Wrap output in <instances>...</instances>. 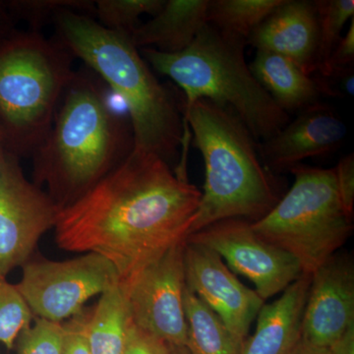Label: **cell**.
<instances>
[{
    "label": "cell",
    "instance_id": "cell-30",
    "mask_svg": "<svg viewBox=\"0 0 354 354\" xmlns=\"http://www.w3.org/2000/svg\"><path fill=\"white\" fill-rule=\"evenodd\" d=\"M158 339L130 323L122 354H156Z\"/></svg>",
    "mask_w": 354,
    "mask_h": 354
},
{
    "label": "cell",
    "instance_id": "cell-13",
    "mask_svg": "<svg viewBox=\"0 0 354 354\" xmlns=\"http://www.w3.org/2000/svg\"><path fill=\"white\" fill-rule=\"evenodd\" d=\"M354 324V266L335 253L311 276L302 318L301 339L329 348Z\"/></svg>",
    "mask_w": 354,
    "mask_h": 354
},
{
    "label": "cell",
    "instance_id": "cell-2",
    "mask_svg": "<svg viewBox=\"0 0 354 354\" xmlns=\"http://www.w3.org/2000/svg\"><path fill=\"white\" fill-rule=\"evenodd\" d=\"M101 79L76 70L48 134L32 153L34 183L62 209L118 167L134 149L130 121L111 106Z\"/></svg>",
    "mask_w": 354,
    "mask_h": 354
},
{
    "label": "cell",
    "instance_id": "cell-15",
    "mask_svg": "<svg viewBox=\"0 0 354 354\" xmlns=\"http://www.w3.org/2000/svg\"><path fill=\"white\" fill-rule=\"evenodd\" d=\"M247 44L290 58L305 73L317 71L319 14L315 1L283 0L249 36Z\"/></svg>",
    "mask_w": 354,
    "mask_h": 354
},
{
    "label": "cell",
    "instance_id": "cell-12",
    "mask_svg": "<svg viewBox=\"0 0 354 354\" xmlns=\"http://www.w3.org/2000/svg\"><path fill=\"white\" fill-rule=\"evenodd\" d=\"M184 268L186 286L243 342L265 300L241 283L220 255L202 244L186 241Z\"/></svg>",
    "mask_w": 354,
    "mask_h": 354
},
{
    "label": "cell",
    "instance_id": "cell-20",
    "mask_svg": "<svg viewBox=\"0 0 354 354\" xmlns=\"http://www.w3.org/2000/svg\"><path fill=\"white\" fill-rule=\"evenodd\" d=\"M184 310L188 325L186 348L190 354H241L243 342L187 286L184 291Z\"/></svg>",
    "mask_w": 354,
    "mask_h": 354
},
{
    "label": "cell",
    "instance_id": "cell-11",
    "mask_svg": "<svg viewBox=\"0 0 354 354\" xmlns=\"http://www.w3.org/2000/svg\"><path fill=\"white\" fill-rule=\"evenodd\" d=\"M251 223L243 218L218 221L191 234L187 241L212 249L234 271L250 279L256 292L267 300L285 291L304 272L290 253L256 234Z\"/></svg>",
    "mask_w": 354,
    "mask_h": 354
},
{
    "label": "cell",
    "instance_id": "cell-8",
    "mask_svg": "<svg viewBox=\"0 0 354 354\" xmlns=\"http://www.w3.org/2000/svg\"><path fill=\"white\" fill-rule=\"evenodd\" d=\"M17 286L36 318L62 323L120 281L113 265L95 253L65 261L39 258L23 265Z\"/></svg>",
    "mask_w": 354,
    "mask_h": 354
},
{
    "label": "cell",
    "instance_id": "cell-10",
    "mask_svg": "<svg viewBox=\"0 0 354 354\" xmlns=\"http://www.w3.org/2000/svg\"><path fill=\"white\" fill-rule=\"evenodd\" d=\"M59 208L41 187L26 178L12 156L0 174V276L31 259L39 239L55 228Z\"/></svg>",
    "mask_w": 354,
    "mask_h": 354
},
{
    "label": "cell",
    "instance_id": "cell-19",
    "mask_svg": "<svg viewBox=\"0 0 354 354\" xmlns=\"http://www.w3.org/2000/svg\"><path fill=\"white\" fill-rule=\"evenodd\" d=\"M131 318L120 281L88 310L86 335L92 354H122Z\"/></svg>",
    "mask_w": 354,
    "mask_h": 354
},
{
    "label": "cell",
    "instance_id": "cell-26",
    "mask_svg": "<svg viewBox=\"0 0 354 354\" xmlns=\"http://www.w3.org/2000/svg\"><path fill=\"white\" fill-rule=\"evenodd\" d=\"M18 354H64V325L36 318L17 339Z\"/></svg>",
    "mask_w": 354,
    "mask_h": 354
},
{
    "label": "cell",
    "instance_id": "cell-6",
    "mask_svg": "<svg viewBox=\"0 0 354 354\" xmlns=\"http://www.w3.org/2000/svg\"><path fill=\"white\" fill-rule=\"evenodd\" d=\"M74 58L39 32L14 30L0 39V131L15 157L32 156L48 134Z\"/></svg>",
    "mask_w": 354,
    "mask_h": 354
},
{
    "label": "cell",
    "instance_id": "cell-22",
    "mask_svg": "<svg viewBox=\"0 0 354 354\" xmlns=\"http://www.w3.org/2000/svg\"><path fill=\"white\" fill-rule=\"evenodd\" d=\"M319 14V44L317 73L326 68L330 55L342 39V32L348 20L354 17L353 0H317Z\"/></svg>",
    "mask_w": 354,
    "mask_h": 354
},
{
    "label": "cell",
    "instance_id": "cell-29",
    "mask_svg": "<svg viewBox=\"0 0 354 354\" xmlns=\"http://www.w3.org/2000/svg\"><path fill=\"white\" fill-rule=\"evenodd\" d=\"M354 64V17L351 18L348 32L335 46L321 77H328L339 70L353 67Z\"/></svg>",
    "mask_w": 354,
    "mask_h": 354
},
{
    "label": "cell",
    "instance_id": "cell-7",
    "mask_svg": "<svg viewBox=\"0 0 354 354\" xmlns=\"http://www.w3.org/2000/svg\"><path fill=\"white\" fill-rule=\"evenodd\" d=\"M290 191L261 220L255 234L290 253L304 274H313L351 237L353 218L342 207L335 169L297 165Z\"/></svg>",
    "mask_w": 354,
    "mask_h": 354
},
{
    "label": "cell",
    "instance_id": "cell-28",
    "mask_svg": "<svg viewBox=\"0 0 354 354\" xmlns=\"http://www.w3.org/2000/svg\"><path fill=\"white\" fill-rule=\"evenodd\" d=\"M337 190L346 215L353 218L354 212V153L342 158L335 169Z\"/></svg>",
    "mask_w": 354,
    "mask_h": 354
},
{
    "label": "cell",
    "instance_id": "cell-31",
    "mask_svg": "<svg viewBox=\"0 0 354 354\" xmlns=\"http://www.w3.org/2000/svg\"><path fill=\"white\" fill-rule=\"evenodd\" d=\"M330 354H354V324L328 348Z\"/></svg>",
    "mask_w": 354,
    "mask_h": 354
},
{
    "label": "cell",
    "instance_id": "cell-32",
    "mask_svg": "<svg viewBox=\"0 0 354 354\" xmlns=\"http://www.w3.org/2000/svg\"><path fill=\"white\" fill-rule=\"evenodd\" d=\"M15 20L7 7L6 1H0V39L15 30Z\"/></svg>",
    "mask_w": 354,
    "mask_h": 354
},
{
    "label": "cell",
    "instance_id": "cell-18",
    "mask_svg": "<svg viewBox=\"0 0 354 354\" xmlns=\"http://www.w3.org/2000/svg\"><path fill=\"white\" fill-rule=\"evenodd\" d=\"M255 78L283 111L302 109L318 104L323 94L318 79L305 73L290 58L269 50L256 51L249 65Z\"/></svg>",
    "mask_w": 354,
    "mask_h": 354
},
{
    "label": "cell",
    "instance_id": "cell-35",
    "mask_svg": "<svg viewBox=\"0 0 354 354\" xmlns=\"http://www.w3.org/2000/svg\"><path fill=\"white\" fill-rule=\"evenodd\" d=\"M12 153L9 152L7 148L6 140L2 136V133L0 131V174L3 171L4 167H6L7 162L12 157Z\"/></svg>",
    "mask_w": 354,
    "mask_h": 354
},
{
    "label": "cell",
    "instance_id": "cell-34",
    "mask_svg": "<svg viewBox=\"0 0 354 354\" xmlns=\"http://www.w3.org/2000/svg\"><path fill=\"white\" fill-rule=\"evenodd\" d=\"M156 354H190L186 346H174L167 342H158Z\"/></svg>",
    "mask_w": 354,
    "mask_h": 354
},
{
    "label": "cell",
    "instance_id": "cell-9",
    "mask_svg": "<svg viewBox=\"0 0 354 354\" xmlns=\"http://www.w3.org/2000/svg\"><path fill=\"white\" fill-rule=\"evenodd\" d=\"M186 241L120 281L132 323L158 341L186 346L188 325L184 310Z\"/></svg>",
    "mask_w": 354,
    "mask_h": 354
},
{
    "label": "cell",
    "instance_id": "cell-1",
    "mask_svg": "<svg viewBox=\"0 0 354 354\" xmlns=\"http://www.w3.org/2000/svg\"><path fill=\"white\" fill-rule=\"evenodd\" d=\"M201 195L186 171L134 148L59 209L55 241L67 252L99 254L123 281L187 241Z\"/></svg>",
    "mask_w": 354,
    "mask_h": 354
},
{
    "label": "cell",
    "instance_id": "cell-33",
    "mask_svg": "<svg viewBox=\"0 0 354 354\" xmlns=\"http://www.w3.org/2000/svg\"><path fill=\"white\" fill-rule=\"evenodd\" d=\"M290 354H330V349L309 344L300 339Z\"/></svg>",
    "mask_w": 354,
    "mask_h": 354
},
{
    "label": "cell",
    "instance_id": "cell-14",
    "mask_svg": "<svg viewBox=\"0 0 354 354\" xmlns=\"http://www.w3.org/2000/svg\"><path fill=\"white\" fill-rule=\"evenodd\" d=\"M348 134L344 121L326 104H318L300 111L274 137L259 144L260 157L270 171H290L308 158L334 152Z\"/></svg>",
    "mask_w": 354,
    "mask_h": 354
},
{
    "label": "cell",
    "instance_id": "cell-27",
    "mask_svg": "<svg viewBox=\"0 0 354 354\" xmlns=\"http://www.w3.org/2000/svg\"><path fill=\"white\" fill-rule=\"evenodd\" d=\"M88 310L84 309L64 325V354H92L86 335Z\"/></svg>",
    "mask_w": 354,
    "mask_h": 354
},
{
    "label": "cell",
    "instance_id": "cell-3",
    "mask_svg": "<svg viewBox=\"0 0 354 354\" xmlns=\"http://www.w3.org/2000/svg\"><path fill=\"white\" fill-rule=\"evenodd\" d=\"M55 38L124 102L134 148L171 165L183 144L181 108L162 85L130 35L111 31L88 14L64 11L53 20Z\"/></svg>",
    "mask_w": 354,
    "mask_h": 354
},
{
    "label": "cell",
    "instance_id": "cell-5",
    "mask_svg": "<svg viewBox=\"0 0 354 354\" xmlns=\"http://www.w3.org/2000/svg\"><path fill=\"white\" fill-rule=\"evenodd\" d=\"M246 44L206 24L180 53L145 48L140 53L155 71L183 88L181 113L198 100H209L232 111L260 144L281 131L290 118L253 75L244 57Z\"/></svg>",
    "mask_w": 354,
    "mask_h": 354
},
{
    "label": "cell",
    "instance_id": "cell-24",
    "mask_svg": "<svg viewBox=\"0 0 354 354\" xmlns=\"http://www.w3.org/2000/svg\"><path fill=\"white\" fill-rule=\"evenodd\" d=\"M165 2V0H97L94 15L106 29L130 35L142 15L155 16Z\"/></svg>",
    "mask_w": 354,
    "mask_h": 354
},
{
    "label": "cell",
    "instance_id": "cell-4",
    "mask_svg": "<svg viewBox=\"0 0 354 354\" xmlns=\"http://www.w3.org/2000/svg\"><path fill=\"white\" fill-rule=\"evenodd\" d=\"M183 136H193L205 162L204 191L189 236L218 221L264 218L279 201L259 143L232 111L201 99L183 111Z\"/></svg>",
    "mask_w": 354,
    "mask_h": 354
},
{
    "label": "cell",
    "instance_id": "cell-17",
    "mask_svg": "<svg viewBox=\"0 0 354 354\" xmlns=\"http://www.w3.org/2000/svg\"><path fill=\"white\" fill-rule=\"evenodd\" d=\"M211 0H167L152 19L130 34L137 48H155L160 53H180L208 24Z\"/></svg>",
    "mask_w": 354,
    "mask_h": 354
},
{
    "label": "cell",
    "instance_id": "cell-23",
    "mask_svg": "<svg viewBox=\"0 0 354 354\" xmlns=\"http://www.w3.org/2000/svg\"><path fill=\"white\" fill-rule=\"evenodd\" d=\"M6 4L14 20L25 21L32 32H39L50 21L53 23L64 11H75L92 17L95 12V1L88 0H11Z\"/></svg>",
    "mask_w": 354,
    "mask_h": 354
},
{
    "label": "cell",
    "instance_id": "cell-25",
    "mask_svg": "<svg viewBox=\"0 0 354 354\" xmlns=\"http://www.w3.org/2000/svg\"><path fill=\"white\" fill-rule=\"evenodd\" d=\"M34 317L17 286L0 276V342L12 349Z\"/></svg>",
    "mask_w": 354,
    "mask_h": 354
},
{
    "label": "cell",
    "instance_id": "cell-21",
    "mask_svg": "<svg viewBox=\"0 0 354 354\" xmlns=\"http://www.w3.org/2000/svg\"><path fill=\"white\" fill-rule=\"evenodd\" d=\"M283 0H211L208 24L225 34L248 39L251 32Z\"/></svg>",
    "mask_w": 354,
    "mask_h": 354
},
{
    "label": "cell",
    "instance_id": "cell-16",
    "mask_svg": "<svg viewBox=\"0 0 354 354\" xmlns=\"http://www.w3.org/2000/svg\"><path fill=\"white\" fill-rule=\"evenodd\" d=\"M311 274H302L283 295L263 305L257 327L242 344L241 354H290L301 339V323Z\"/></svg>",
    "mask_w": 354,
    "mask_h": 354
}]
</instances>
